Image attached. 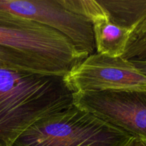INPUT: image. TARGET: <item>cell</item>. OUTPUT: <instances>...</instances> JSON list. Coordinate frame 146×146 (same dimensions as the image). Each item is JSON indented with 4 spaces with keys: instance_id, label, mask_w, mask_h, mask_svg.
<instances>
[{
    "instance_id": "4",
    "label": "cell",
    "mask_w": 146,
    "mask_h": 146,
    "mask_svg": "<svg viewBox=\"0 0 146 146\" xmlns=\"http://www.w3.org/2000/svg\"><path fill=\"white\" fill-rule=\"evenodd\" d=\"M73 93L106 91H146V76L123 57L94 53L64 76Z\"/></svg>"
},
{
    "instance_id": "11",
    "label": "cell",
    "mask_w": 146,
    "mask_h": 146,
    "mask_svg": "<svg viewBox=\"0 0 146 146\" xmlns=\"http://www.w3.org/2000/svg\"><path fill=\"white\" fill-rule=\"evenodd\" d=\"M127 146H146V139L133 137Z\"/></svg>"
},
{
    "instance_id": "2",
    "label": "cell",
    "mask_w": 146,
    "mask_h": 146,
    "mask_svg": "<svg viewBox=\"0 0 146 146\" xmlns=\"http://www.w3.org/2000/svg\"><path fill=\"white\" fill-rule=\"evenodd\" d=\"M73 105L64 77L21 72L0 64V146H12L37 121Z\"/></svg>"
},
{
    "instance_id": "5",
    "label": "cell",
    "mask_w": 146,
    "mask_h": 146,
    "mask_svg": "<svg viewBox=\"0 0 146 146\" xmlns=\"http://www.w3.org/2000/svg\"><path fill=\"white\" fill-rule=\"evenodd\" d=\"M74 105L133 137L146 139V91H106L73 94Z\"/></svg>"
},
{
    "instance_id": "9",
    "label": "cell",
    "mask_w": 146,
    "mask_h": 146,
    "mask_svg": "<svg viewBox=\"0 0 146 146\" xmlns=\"http://www.w3.org/2000/svg\"><path fill=\"white\" fill-rule=\"evenodd\" d=\"M122 57L129 61H146V13L133 30Z\"/></svg>"
},
{
    "instance_id": "3",
    "label": "cell",
    "mask_w": 146,
    "mask_h": 146,
    "mask_svg": "<svg viewBox=\"0 0 146 146\" xmlns=\"http://www.w3.org/2000/svg\"><path fill=\"white\" fill-rule=\"evenodd\" d=\"M133 138L73 105L37 121L12 146H127Z\"/></svg>"
},
{
    "instance_id": "1",
    "label": "cell",
    "mask_w": 146,
    "mask_h": 146,
    "mask_svg": "<svg viewBox=\"0 0 146 146\" xmlns=\"http://www.w3.org/2000/svg\"><path fill=\"white\" fill-rule=\"evenodd\" d=\"M87 56L58 31L0 9V64L4 66L64 77Z\"/></svg>"
},
{
    "instance_id": "8",
    "label": "cell",
    "mask_w": 146,
    "mask_h": 146,
    "mask_svg": "<svg viewBox=\"0 0 146 146\" xmlns=\"http://www.w3.org/2000/svg\"><path fill=\"white\" fill-rule=\"evenodd\" d=\"M99 2L111 21L131 31L146 13V0H99Z\"/></svg>"
},
{
    "instance_id": "7",
    "label": "cell",
    "mask_w": 146,
    "mask_h": 146,
    "mask_svg": "<svg viewBox=\"0 0 146 146\" xmlns=\"http://www.w3.org/2000/svg\"><path fill=\"white\" fill-rule=\"evenodd\" d=\"M96 53L120 57L123 55L132 31L104 16L92 22Z\"/></svg>"
},
{
    "instance_id": "10",
    "label": "cell",
    "mask_w": 146,
    "mask_h": 146,
    "mask_svg": "<svg viewBox=\"0 0 146 146\" xmlns=\"http://www.w3.org/2000/svg\"><path fill=\"white\" fill-rule=\"evenodd\" d=\"M66 9L84 17L92 24L94 20L108 15L99 0H59Z\"/></svg>"
},
{
    "instance_id": "12",
    "label": "cell",
    "mask_w": 146,
    "mask_h": 146,
    "mask_svg": "<svg viewBox=\"0 0 146 146\" xmlns=\"http://www.w3.org/2000/svg\"><path fill=\"white\" fill-rule=\"evenodd\" d=\"M134 64L135 67L138 68L139 71L146 76V61H130Z\"/></svg>"
},
{
    "instance_id": "6",
    "label": "cell",
    "mask_w": 146,
    "mask_h": 146,
    "mask_svg": "<svg viewBox=\"0 0 146 146\" xmlns=\"http://www.w3.org/2000/svg\"><path fill=\"white\" fill-rule=\"evenodd\" d=\"M0 9L58 31L81 53H96L92 24L66 9L59 0H0Z\"/></svg>"
}]
</instances>
